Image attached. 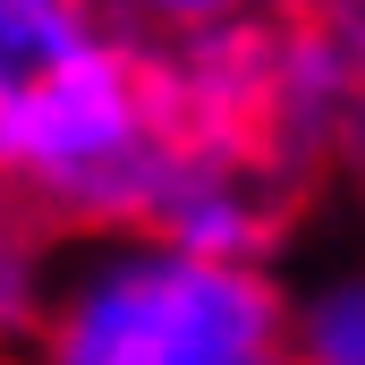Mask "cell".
Segmentation results:
<instances>
[{
  "mask_svg": "<svg viewBox=\"0 0 365 365\" xmlns=\"http://www.w3.org/2000/svg\"><path fill=\"white\" fill-rule=\"evenodd\" d=\"M51 365H272L289 357V289L255 255H204L153 221L77 230L43 255L17 314Z\"/></svg>",
  "mask_w": 365,
  "mask_h": 365,
  "instance_id": "6da1fadb",
  "label": "cell"
},
{
  "mask_svg": "<svg viewBox=\"0 0 365 365\" xmlns=\"http://www.w3.org/2000/svg\"><path fill=\"white\" fill-rule=\"evenodd\" d=\"M187 136L162 102L153 51H136L128 26L93 34L43 77L0 86V162L17 204L77 238V230H119L153 221V195L179 170Z\"/></svg>",
  "mask_w": 365,
  "mask_h": 365,
  "instance_id": "7a4b0ae2",
  "label": "cell"
},
{
  "mask_svg": "<svg viewBox=\"0 0 365 365\" xmlns=\"http://www.w3.org/2000/svg\"><path fill=\"white\" fill-rule=\"evenodd\" d=\"M153 230H170L204 255H255L272 264L289 230V195L264 170V145H187L179 170L153 195Z\"/></svg>",
  "mask_w": 365,
  "mask_h": 365,
  "instance_id": "3957f363",
  "label": "cell"
},
{
  "mask_svg": "<svg viewBox=\"0 0 365 365\" xmlns=\"http://www.w3.org/2000/svg\"><path fill=\"white\" fill-rule=\"evenodd\" d=\"M289 357L365 365V255H340L306 289H289Z\"/></svg>",
  "mask_w": 365,
  "mask_h": 365,
  "instance_id": "277c9868",
  "label": "cell"
},
{
  "mask_svg": "<svg viewBox=\"0 0 365 365\" xmlns=\"http://www.w3.org/2000/svg\"><path fill=\"white\" fill-rule=\"evenodd\" d=\"M93 34H110L102 0H0V86L60 68L68 51H86Z\"/></svg>",
  "mask_w": 365,
  "mask_h": 365,
  "instance_id": "5b68a950",
  "label": "cell"
},
{
  "mask_svg": "<svg viewBox=\"0 0 365 365\" xmlns=\"http://www.w3.org/2000/svg\"><path fill=\"white\" fill-rule=\"evenodd\" d=\"M102 9L136 43H179V34H212V26H255L272 0H102Z\"/></svg>",
  "mask_w": 365,
  "mask_h": 365,
  "instance_id": "8992f818",
  "label": "cell"
}]
</instances>
